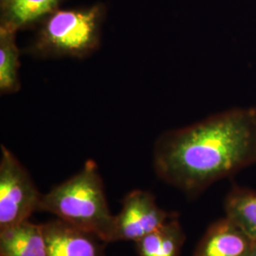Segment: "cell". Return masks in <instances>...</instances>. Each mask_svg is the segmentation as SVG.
I'll return each instance as SVG.
<instances>
[{"label":"cell","mask_w":256,"mask_h":256,"mask_svg":"<svg viewBox=\"0 0 256 256\" xmlns=\"http://www.w3.org/2000/svg\"><path fill=\"white\" fill-rule=\"evenodd\" d=\"M38 210L48 212L76 228L112 242L115 216L110 212L95 162L88 160L72 176L42 194Z\"/></svg>","instance_id":"cell-2"},{"label":"cell","mask_w":256,"mask_h":256,"mask_svg":"<svg viewBox=\"0 0 256 256\" xmlns=\"http://www.w3.org/2000/svg\"><path fill=\"white\" fill-rule=\"evenodd\" d=\"M42 194L14 154L1 146L0 230L27 221L38 210Z\"/></svg>","instance_id":"cell-4"},{"label":"cell","mask_w":256,"mask_h":256,"mask_svg":"<svg viewBox=\"0 0 256 256\" xmlns=\"http://www.w3.org/2000/svg\"><path fill=\"white\" fill-rule=\"evenodd\" d=\"M169 214L158 207L150 192L134 190L122 200V207L115 216L112 242L134 241L162 226Z\"/></svg>","instance_id":"cell-5"},{"label":"cell","mask_w":256,"mask_h":256,"mask_svg":"<svg viewBox=\"0 0 256 256\" xmlns=\"http://www.w3.org/2000/svg\"><path fill=\"white\" fill-rule=\"evenodd\" d=\"M256 165V108H234L168 130L156 140L155 173L196 196L220 180Z\"/></svg>","instance_id":"cell-1"},{"label":"cell","mask_w":256,"mask_h":256,"mask_svg":"<svg viewBox=\"0 0 256 256\" xmlns=\"http://www.w3.org/2000/svg\"><path fill=\"white\" fill-rule=\"evenodd\" d=\"M108 8L96 2L77 8H60L38 26L26 52L34 58L82 59L101 45Z\"/></svg>","instance_id":"cell-3"},{"label":"cell","mask_w":256,"mask_h":256,"mask_svg":"<svg viewBox=\"0 0 256 256\" xmlns=\"http://www.w3.org/2000/svg\"><path fill=\"white\" fill-rule=\"evenodd\" d=\"M48 256H106L104 242L93 234L57 220L42 224Z\"/></svg>","instance_id":"cell-6"},{"label":"cell","mask_w":256,"mask_h":256,"mask_svg":"<svg viewBox=\"0 0 256 256\" xmlns=\"http://www.w3.org/2000/svg\"><path fill=\"white\" fill-rule=\"evenodd\" d=\"M226 218L256 242V192L234 187L225 200Z\"/></svg>","instance_id":"cell-12"},{"label":"cell","mask_w":256,"mask_h":256,"mask_svg":"<svg viewBox=\"0 0 256 256\" xmlns=\"http://www.w3.org/2000/svg\"><path fill=\"white\" fill-rule=\"evenodd\" d=\"M0 256H48L42 224L27 220L1 230Z\"/></svg>","instance_id":"cell-9"},{"label":"cell","mask_w":256,"mask_h":256,"mask_svg":"<svg viewBox=\"0 0 256 256\" xmlns=\"http://www.w3.org/2000/svg\"><path fill=\"white\" fill-rule=\"evenodd\" d=\"M68 0H0V28L18 32L37 27Z\"/></svg>","instance_id":"cell-8"},{"label":"cell","mask_w":256,"mask_h":256,"mask_svg":"<svg viewBox=\"0 0 256 256\" xmlns=\"http://www.w3.org/2000/svg\"><path fill=\"white\" fill-rule=\"evenodd\" d=\"M250 256H256V242H254V248H252Z\"/></svg>","instance_id":"cell-13"},{"label":"cell","mask_w":256,"mask_h":256,"mask_svg":"<svg viewBox=\"0 0 256 256\" xmlns=\"http://www.w3.org/2000/svg\"><path fill=\"white\" fill-rule=\"evenodd\" d=\"M185 234L180 221L169 218L162 226L136 241L140 256H180Z\"/></svg>","instance_id":"cell-10"},{"label":"cell","mask_w":256,"mask_h":256,"mask_svg":"<svg viewBox=\"0 0 256 256\" xmlns=\"http://www.w3.org/2000/svg\"><path fill=\"white\" fill-rule=\"evenodd\" d=\"M254 242L228 218L212 224L192 256H250Z\"/></svg>","instance_id":"cell-7"},{"label":"cell","mask_w":256,"mask_h":256,"mask_svg":"<svg viewBox=\"0 0 256 256\" xmlns=\"http://www.w3.org/2000/svg\"><path fill=\"white\" fill-rule=\"evenodd\" d=\"M18 32L0 28V92L14 94L21 88L20 50L16 43Z\"/></svg>","instance_id":"cell-11"}]
</instances>
